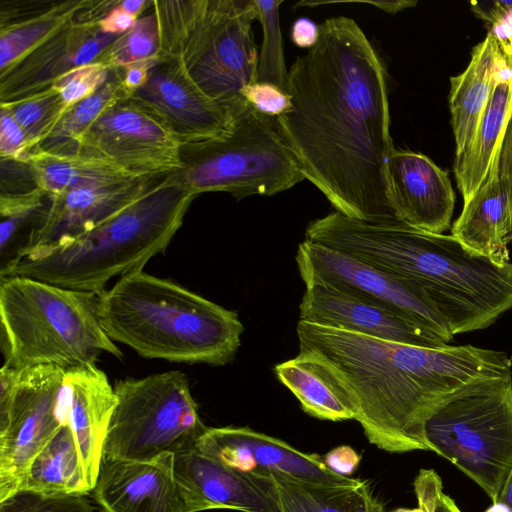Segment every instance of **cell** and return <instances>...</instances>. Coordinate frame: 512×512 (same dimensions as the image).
I'll return each instance as SVG.
<instances>
[{
    "label": "cell",
    "mask_w": 512,
    "mask_h": 512,
    "mask_svg": "<svg viewBox=\"0 0 512 512\" xmlns=\"http://www.w3.org/2000/svg\"><path fill=\"white\" fill-rule=\"evenodd\" d=\"M319 32L288 71L290 107L276 118L279 129L305 179L336 211L361 220L396 218L387 177L395 147L386 65L351 18H328Z\"/></svg>",
    "instance_id": "6da1fadb"
},
{
    "label": "cell",
    "mask_w": 512,
    "mask_h": 512,
    "mask_svg": "<svg viewBox=\"0 0 512 512\" xmlns=\"http://www.w3.org/2000/svg\"><path fill=\"white\" fill-rule=\"evenodd\" d=\"M299 352L321 360L351 396L356 418L377 448L429 451V411L465 384L512 374L503 351L472 345L429 348L298 321Z\"/></svg>",
    "instance_id": "7a4b0ae2"
},
{
    "label": "cell",
    "mask_w": 512,
    "mask_h": 512,
    "mask_svg": "<svg viewBox=\"0 0 512 512\" xmlns=\"http://www.w3.org/2000/svg\"><path fill=\"white\" fill-rule=\"evenodd\" d=\"M305 239L413 282L454 336L485 329L512 309V263L500 266L452 235L335 210L311 221Z\"/></svg>",
    "instance_id": "3957f363"
},
{
    "label": "cell",
    "mask_w": 512,
    "mask_h": 512,
    "mask_svg": "<svg viewBox=\"0 0 512 512\" xmlns=\"http://www.w3.org/2000/svg\"><path fill=\"white\" fill-rule=\"evenodd\" d=\"M98 314L112 341L144 358L173 362L224 365L244 330L236 312L143 270L106 289Z\"/></svg>",
    "instance_id": "277c9868"
},
{
    "label": "cell",
    "mask_w": 512,
    "mask_h": 512,
    "mask_svg": "<svg viewBox=\"0 0 512 512\" xmlns=\"http://www.w3.org/2000/svg\"><path fill=\"white\" fill-rule=\"evenodd\" d=\"M195 197L178 171L170 173L148 194L92 230L28 254L9 276L100 296L110 279L143 270L168 247Z\"/></svg>",
    "instance_id": "5b68a950"
},
{
    "label": "cell",
    "mask_w": 512,
    "mask_h": 512,
    "mask_svg": "<svg viewBox=\"0 0 512 512\" xmlns=\"http://www.w3.org/2000/svg\"><path fill=\"white\" fill-rule=\"evenodd\" d=\"M159 28L157 58L176 66L235 121L250 107L242 90L256 82L254 0H152Z\"/></svg>",
    "instance_id": "8992f818"
},
{
    "label": "cell",
    "mask_w": 512,
    "mask_h": 512,
    "mask_svg": "<svg viewBox=\"0 0 512 512\" xmlns=\"http://www.w3.org/2000/svg\"><path fill=\"white\" fill-rule=\"evenodd\" d=\"M99 296L36 279H0L1 349L16 370L51 365L65 371L95 366L103 353H123L105 333Z\"/></svg>",
    "instance_id": "52a82bcc"
},
{
    "label": "cell",
    "mask_w": 512,
    "mask_h": 512,
    "mask_svg": "<svg viewBox=\"0 0 512 512\" xmlns=\"http://www.w3.org/2000/svg\"><path fill=\"white\" fill-rule=\"evenodd\" d=\"M425 442L497 503L512 471V374L477 379L440 400L423 421Z\"/></svg>",
    "instance_id": "ba28073f"
},
{
    "label": "cell",
    "mask_w": 512,
    "mask_h": 512,
    "mask_svg": "<svg viewBox=\"0 0 512 512\" xmlns=\"http://www.w3.org/2000/svg\"><path fill=\"white\" fill-rule=\"evenodd\" d=\"M183 167L178 171L194 194L228 192L237 200L271 196L305 179L276 118L253 107L236 120L224 138L183 146Z\"/></svg>",
    "instance_id": "9c48e42d"
},
{
    "label": "cell",
    "mask_w": 512,
    "mask_h": 512,
    "mask_svg": "<svg viewBox=\"0 0 512 512\" xmlns=\"http://www.w3.org/2000/svg\"><path fill=\"white\" fill-rule=\"evenodd\" d=\"M114 390L103 461H148L190 450L207 429L180 371L120 380Z\"/></svg>",
    "instance_id": "30bf717a"
},
{
    "label": "cell",
    "mask_w": 512,
    "mask_h": 512,
    "mask_svg": "<svg viewBox=\"0 0 512 512\" xmlns=\"http://www.w3.org/2000/svg\"><path fill=\"white\" fill-rule=\"evenodd\" d=\"M65 373L51 365L0 369V500L19 489L34 458L66 423Z\"/></svg>",
    "instance_id": "8fae6325"
},
{
    "label": "cell",
    "mask_w": 512,
    "mask_h": 512,
    "mask_svg": "<svg viewBox=\"0 0 512 512\" xmlns=\"http://www.w3.org/2000/svg\"><path fill=\"white\" fill-rule=\"evenodd\" d=\"M296 262L306 286L348 290L398 312L447 344L453 340L448 324L425 292L409 280L307 240L299 244Z\"/></svg>",
    "instance_id": "7c38bea8"
},
{
    "label": "cell",
    "mask_w": 512,
    "mask_h": 512,
    "mask_svg": "<svg viewBox=\"0 0 512 512\" xmlns=\"http://www.w3.org/2000/svg\"><path fill=\"white\" fill-rule=\"evenodd\" d=\"M117 3V0H92L55 35L0 71V104L47 90L70 70L96 61L118 37L103 33L98 25Z\"/></svg>",
    "instance_id": "4fadbf2b"
},
{
    "label": "cell",
    "mask_w": 512,
    "mask_h": 512,
    "mask_svg": "<svg viewBox=\"0 0 512 512\" xmlns=\"http://www.w3.org/2000/svg\"><path fill=\"white\" fill-rule=\"evenodd\" d=\"M78 154L102 157L143 175L183 167L182 145L156 118L128 98L107 108L77 141Z\"/></svg>",
    "instance_id": "5bb4252c"
},
{
    "label": "cell",
    "mask_w": 512,
    "mask_h": 512,
    "mask_svg": "<svg viewBox=\"0 0 512 512\" xmlns=\"http://www.w3.org/2000/svg\"><path fill=\"white\" fill-rule=\"evenodd\" d=\"M174 454L103 461L93 489L102 512H200L206 505L174 473Z\"/></svg>",
    "instance_id": "9a60e30c"
},
{
    "label": "cell",
    "mask_w": 512,
    "mask_h": 512,
    "mask_svg": "<svg viewBox=\"0 0 512 512\" xmlns=\"http://www.w3.org/2000/svg\"><path fill=\"white\" fill-rule=\"evenodd\" d=\"M128 99L164 125L182 147L224 138L236 122L169 62L158 61L147 82Z\"/></svg>",
    "instance_id": "2e32d148"
},
{
    "label": "cell",
    "mask_w": 512,
    "mask_h": 512,
    "mask_svg": "<svg viewBox=\"0 0 512 512\" xmlns=\"http://www.w3.org/2000/svg\"><path fill=\"white\" fill-rule=\"evenodd\" d=\"M299 321L402 344L438 348L448 345L436 334L398 312L345 289L306 286Z\"/></svg>",
    "instance_id": "e0dca14e"
},
{
    "label": "cell",
    "mask_w": 512,
    "mask_h": 512,
    "mask_svg": "<svg viewBox=\"0 0 512 512\" xmlns=\"http://www.w3.org/2000/svg\"><path fill=\"white\" fill-rule=\"evenodd\" d=\"M195 449L243 472H276L334 484H352L358 480L333 472L318 454L302 452L283 440L248 427L207 428Z\"/></svg>",
    "instance_id": "ac0fdd59"
},
{
    "label": "cell",
    "mask_w": 512,
    "mask_h": 512,
    "mask_svg": "<svg viewBox=\"0 0 512 512\" xmlns=\"http://www.w3.org/2000/svg\"><path fill=\"white\" fill-rule=\"evenodd\" d=\"M167 175H148L115 185L48 196L46 212L31 236L25 256L92 230L148 194Z\"/></svg>",
    "instance_id": "d6986e66"
},
{
    "label": "cell",
    "mask_w": 512,
    "mask_h": 512,
    "mask_svg": "<svg viewBox=\"0 0 512 512\" xmlns=\"http://www.w3.org/2000/svg\"><path fill=\"white\" fill-rule=\"evenodd\" d=\"M387 177L390 203L398 220L436 234L451 228L455 193L446 170L422 153L395 149Z\"/></svg>",
    "instance_id": "ffe728a7"
},
{
    "label": "cell",
    "mask_w": 512,
    "mask_h": 512,
    "mask_svg": "<svg viewBox=\"0 0 512 512\" xmlns=\"http://www.w3.org/2000/svg\"><path fill=\"white\" fill-rule=\"evenodd\" d=\"M177 479L210 509L281 512L267 472H243L225 466L197 449L174 454Z\"/></svg>",
    "instance_id": "44dd1931"
},
{
    "label": "cell",
    "mask_w": 512,
    "mask_h": 512,
    "mask_svg": "<svg viewBox=\"0 0 512 512\" xmlns=\"http://www.w3.org/2000/svg\"><path fill=\"white\" fill-rule=\"evenodd\" d=\"M64 385L66 422L74 435L86 481L93 491L117 396L107 375L96 365L66 371Z\"/></svg>",
    "instance_id": "7402d4cb"
},
{
    "label": "cell",
    "mask_w": 512,
    "mask_h": 512,
    "mask_svg": "<svg viewBox=\"0 0 512 512\" xmlns=\"http://www.w3.org/2000/svg\"><path fill=\"white\" fill-rule=\"evenodd\" d=\"M507 62L493 31L471 52L466 69L450 78L449 108L455 155L472 141L501 70Z\"/></svg>",
    "instance_id": "603a6c76"
},
{
    "label": "cell",
    "mask_w": 512,
    "mask_h": 512,
    "mask_svg": "<svg viewBox=\"0 0 512 512\" xmlns=\"http://www.w3.org/2000/svg\"><path fill=\"white\" fill-rule=\"evenodd\" d=\"M511 114L512 69L506 64L498 76L474 138L455 155L453 171L463 204L486 182L494 162L499 159Z\"/></svg>",
    "instance_id": "cb8c5ba5"
},
{
    "label": "cell",
    "mask_w": 512,
    "mask_h": 512,
    "mask_svg": "<svg viewBox=\"0 0 512 512\" xmlns=\"http://www.w3.org/2000/svg\"><path fill=\"white\" fill-rule=\"evenodd\" d=\"M509 208L499 176V159L486 182L463 204L451 235L471 251L504 266L509 263Z\"/></svg>",
    "instance_id": "d4e9b609"
},
{
    "label": "cell",
    "mask_w": 512,
    "mask_h": 512,
    "mask_svg": "<svg viewBox=\"0 0 512 512\" xmlns=\"http://www.w3.org/2000/svg\"><path fill=\"white\" fill-rule=\"evenodd\" d=\"M279 381L299 400L304 412L312 417L343 421L356 418L350 394L316 357L305 353L284 361L274 368Z\"/></svg>",
    "instance_id": "484cf974"
},
{
    "label": "cell",
    "mask_w": 512,
    "mask_h": 512,
    "mask_svg": "<svg viewBox=\"0 0 512 512\" xmlns=\"http://www.w3.org/2000/svg\"><path fill=\"white\" fill-rule=\"evenodd\" d=\"M267 473L281 512H384L383 504L365 480L334 484Z\"/></svg>",
    "instance_id": "4316f807"
},
{
    "label": "cell",
    "mask_w": 512,
    "mask_h": 512,
    "mask_svg": "<svg viewBox=\"0 0 512 512\" xmlns=\"http://www.w3.org/2000/svg\"><path fill=\"white\" fill-rule=\"evenodd\" d=\"M28 162L37 186L48 196L69 190L115 185L148 176L108 159L81 153L57 155L33 151Z\"/></svg>",
    "instance_id": "83f0119b"
},
{
    "label": "cell",
    "mask_w": 512,
    "mask_h": 512,
    "mask_svg": "<svg viewBox=\"0 0 512 512\" xmlns=\"http://www.w3.org/2000/svg\"><path fill=\"white\" fill-rule=\"evenodd\" d=\"M19 489L78 495H87L91 491L74 435L67 422L34 458Z\"/></svg>",
    "instance_id": "f1b7e54d"
},
{
    "label": "cell",
    "mask_w": 512,
    "mask_h": 512,
    "mask_svg": "<svg viewBox=\"0 0 512 512\" xmlns=\"http://www.w3.org/2000/svg\"><path fill=\"white\" fill-rule=\"evenodd\" d=\"M91 2L92 0L51 2L31 16L0 24V71L12 66L55 35Z\"/></svg>",
    "instance_id": "f546056e"
},
{
    "label": "cell",
    "mask_w": 512,
    "mask_h": 512,
    "mask_svg": "<svg viewBox=\"0 0 512 512\" xmlns=\"http://www.w3.org/2000/svg\"><path fill=\"white\" fill-rule=\"evenodd\" d=\"M46 197L39 187L26 193L0 194V279L9 276L25 256L46 212Z\"/></svg>",
    "instance_id": "4dcf8cb0"
},
{
    "label": "cell",
    "mask_w": 512,
    "mask_h": 512,
    "mask_svg": "<svg viewBox=\"0 0 512 512\" xmlns=\"http://www.w3.org/2000/svg\"><path fill=\"white\" fill-rule=\"evenodd\" d=\"M124 98L128 96L122 85L120 70H111L106 83L93 95L69 107L52 132L33 151L57 155L78 154V139L107 108Z\"/></svg>",
    "instance_id": "1f68e13d"
},
{
    "label": "cell",
    "mask_w": 512,
    "mask_h": 512,
    "mask_svg": "<svg viewBox=\"0 0 512 512\" xmlns=\"http://www.w3.org/2000/svg\"><path fill=\"white\" fill-rule=\"evenodd\" d=\"M0 106L8 108L22 128L31 152L52 132L68 109L59 93L52 87L25 99Z\"/></svg>",
    "instance_id": "d6a6232c"
},
{
    "label": "cell",
    "mask_w": 512,
    "mask_h": 512,
    "mask_svg": "<svg viewBox=\"0 0 512 512\" xmlns=\"http://www.w3.org/2000/svg\"><path fill=\"white\" fill-rule=\"evenodd\" d=\"M254 3L258 12V20L263 29L256 82L270 83L286 92L288 71L285 66L279 22V6L283 0H254Z\"/></svg>",
    "instance_id": "836d02e7"
},
{
    "label": "cell",
    "mask_w": 512,
    "mask_h": 512,
    "mask_svg": "<svg viewBox=\"0 0 512 512\" xmlns=\"http://www.w3.org/2000/svg\"><path fill=\"white\" fill-rule=\"evenodd\" d=\"M159 28L156 14L139 17L134 26L118 36L96 61L109 70L157 57Z\"/></svg>",
    "instance_id": "e575fe53"
},
{
    "label": "cell",
    "mask_w": 512,
    "mask_h": 512,
    "mask_svg": "<svg viewBox=\"0 0 512 512\" xmlns=\"http://www.w3.org/2000/svg\"><path fill=\"white\" fill-rule=\"evenodd\" d=\"M86 495L47 494L19 489L0 500V512H94Z\"/></svg>",
    "instance_id": "d590c367"
},
{
    "label": "cell",
    "mask_w": 512,
    "mask_h": 512,
    "mask_svg": "<svg viewBox=\"0 0 512 512\" xmlns=\"http://www.w3.org/2000/svg\"><path fill=\"white\" fill-rule=\"evenodd\" d=\"M110 71L104 65L92 62L60 76L51 87L69 108L96 93L108 80Z\"/></svg>",
    "instance_id": "8d00e7d4"
},
{
    "label": "cell",
    "mask_w": 512,
    "mask_h": 512,
    "mask_svg": "<svg viewBox=\"0 0 512 512\" xmlns=\"http://www.w3.org/2000/svg\"><path fill=\"white\" fill-rule=\"evenodd\" d=\"M413 485L418 506L426 512H462L444 493L442 480L433 469H421Z\"/></svg>",
    "instance_id": "74e56055"
},
{
    "label": "cell",
    "mask_w": 512,
    "mask_h": 512,
    "mask_svg": "<svg viewBox=\"0 0 512 512\" xmlns=\"http://www.w3.org/2000/svg\"><path fill=\"white\" fill-rule=\"evenodd\" d=\"M241 94L251 107L269 117L277 118L290 107L287 92L270 83L254 82L245 87Z\"/></svg>",
    "instance_id": "f35d334b"
},
{
    "label": "cell",
    "mask_w": 512,
    "mask_h": 512,
    "mask_svg": "<svg viewBox=\"0 0 512 512\" xmlns=\"http://www.w3.org/2000/svg\"><path fill=\"white\" fill-rule=\"evenodd\" d=\"M31 148L8 108L0 106V157L28 161Z\"/></svg>",
    "instance_id": "ab89813d"
},
{
    "label": "cell",
    "mask_w": 512,
    "mask_h": 512,
    "mask_svg": "<svg viewBox=\"0 0 512 512\" xmlns=\"http://www.w3.org/2000/svg\"><path fill=\"white\" fill-rule=\"evenodd\" d=\"M499 176L509 208V242L512 241V114L508 121L499 156Z\"/></svg>",
    "instance_id": "60d3db41"
},
{
    "label": "cell",
    "mask_w": 512,
    "mask_h": 512,
    "mask_svg": "<svg viewBox=\"0 0 512 512\" xmlns=\"http://www.w3.org/2000/svg\"><path fill=\"white\" fill-rule=\"evenodd\" d=\"M158 61V58L155 57L119 68L122 85L128 97L147 82L151 70Z\"/></svg>",
    "instance_id": "b9f144b4"
},
{
    "label": "cell",
    "mask_w": 512,
    "mask_h": 512,
    "mask_svg": "<svg viewBox=\"0 0 512 512\" xmlns=\"http://www.w3.org/2000/svg\"><path fill=\"white\" fill-rule=\"evenodd\" d=\"M323 460L333 472L348 477L357 468L361 457L349 446H339L325 454Z\"/></svg>",
    "instance_id": "7bdbcfd3"
},
{
    "label": "cell",
    "mask_w": 512,
    "mask_h": 512,
    "mask_svg": "<svg viewBox=\"0 0 512 512\" xmlns=\"http://www.w3.org/2000/svg\"><path fill=\"white\" fill-rule=\"evenodd\" d=\"M118 5L98 22L99 28L105 34L118 36L124 34L134 26L137 20L136 17L127 13Z\"/></svg>",
    "instance_id": "ee69618b"
},
{
    "label": "cell",
    "mask_w": 512,
    "mask_h": 512,
    "mask_svg": "<svg viewBox=\"0 0 512 512\" xmlns=\"http://www.w3.org/2000/svg\"><path fill=\"white\" fill-rule=\"evenodd\" d=\"M319 35V25L305 17L297 19L291 28V40L300 48L311 49L317 43Z\"/></svg>",
    "instance_id": "f6af8a7d"
},
{
    "label": "cell",
    "mask_w": 512,
    "mask_h": 512,
    "mask_svg": "<svg viewBox=\"0 0 512 512\" xmlns=\"http://www.w3.org/2000/svg\"><path fill=\"white\" fill-rule=\"evenodd\" d=\"M334 3H360V4H369L373 5L376 8L389 13V14H396L404 9L414 7L417 4V1L414 0H394V1H308L304 0L301 2H298L294 8L296 7H316L318 5H324V4H334Z\"/></svg>",
    "instance_id": "bcb514c9"
},
{
    "label": "cell",
    "mask_w": 512,
    "mask_h": 512,
    "mask_svg": "<svg viewBox=\"0 0 512 512\" xmlns=\"http://www.w3.org/2000/svg\"><path fill=\"white\" fill-rule=\"evenodd\" d=\"M507 64L512 69V18L492 25Z\"/></svg>",
    "instance_id": "7dc6e473"
},
{
    "label": "cell",
    "mask_w": 512,
    "mask_h": 512,
    "mask_svg": "<svg viewBox=\"0 0 512 512\" xmlns=\"http://www.w3.org/2000/svg\"><path fill=\"white\" fill-rule=\"evenodd\" d=\"M151 2L147 0H123L119 2L118 6L138 19L145 7L151 5Z\"/></svg>",
    "instance_id": "c3c4849f"
},
{
    "label": "cell",
    "mask_w": 512,
    "mask_h": 512,
    "mask_svg": "<svg viewBox=\"0 0 512 512\" xmlns=\"http://www.w3.org/2000/svg\"><path fill=\"white\" fill-rule=\"evenodd\" d=\"M498 502L506 504L512 510V471Z\"/></svg>",
    "instance_id": "681fc988"
},
{
    "label": "cell",
    "mask_w": 512,
    "mask_h": 512,
    "mask_svg": "<svg viewBox=\"0 0 512 512\" xmlns=\"http://www.w3.org/2000/svg\"><path fill=\"white\" fill-rule=\"evenodd\" d=\"M486 512H512V510L504 503H493Z\"/></svg>",
    "instance_id": "f907efd6"
},
{
    "label": "cell",
    "mask_w": 512,
    "mask_h": 512,
    "mask_svg": "<svg viewBox=\"0 0 512 512\" xmlns=\"http://www.w3.org/2000/svg\"><path fill=\"white\" fill-rule=\"evenodd\" d=\"M391 512H426V511L418 506L417 508H412V509H409V508H398V509H395V510H393Z\"/></svg>",
    "instance_id": "816d5d0a"
}]
</instances>
